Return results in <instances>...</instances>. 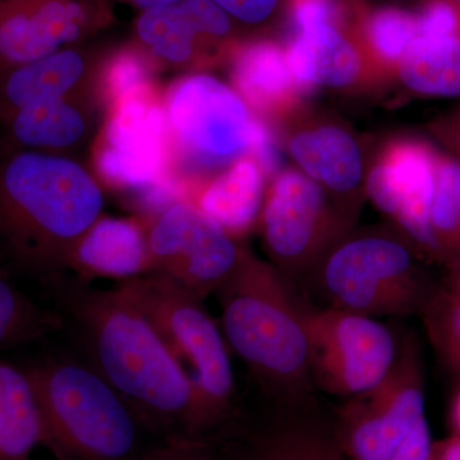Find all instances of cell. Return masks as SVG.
<instances>
[{"label":"cell","mask_w":460,"mask_h":460,"mask_svg":"<svg viewBox=\"0 0 460 460\" xmlns=\"http://www.w3.org/2000/svg\"><path fill=\"white\" fill-rule=\"evenodd\" d=\"M456 2H458V3H459V4H460V0H456Z\"/></svg>","instance_id":"60d3db41"},{"label":"cell","mask_w":460,"mask_h":460,"mask_svg":"<svg viewBox=\"0 0 460 460\" xmlns=\"http://www.w3.org/2000/svg\"><path fill=\"white\" fill-rule=\"evenodd\" d=\"M417 251L398 228H353L314 266L302 295L319 307L375 319L420 314L435 284Z\"/></svg>","instance_id":"277c9868"},{"label":"cell","mask_w":460,"mask_h":460,"mask_svg":"<svg viewBox=\"0 0 460 460\" xmlns=\"http://www.w3.org/2000/svg\"><path fill=\"white\" fill-rule=\"evenodd\" d=\"M398 2H413V0H398ZM422 2V0H420Z\"/></svg>","instance_id":"ab89813d"},{"label":"cell","mask_w":460,"mask_h":460,"mask_svg":"<svg viewBox=\"0 0 460 460\" xmlns=\"http://www.w3.org/2000/svg\"><path fill=\"white\" fill-rule=\"evenodd\" d=\"M238 26L265 29L289 8V0H213Z\"/></svg>","instance_id":"4dcf8cb0"},{"label":"cell","mask_w":460,"mask_h":460,"mask_svg":"<svg viewBox=\"0 0 460 460\" xmlns=\"http://www.w3.org/2000/svg\"><path fill=\"white\" fill-rule=\"evenodd\" d=\"M450 420H452L454 435L460 436V387L456 396H454Z\"/></svg>","instance_id":"f35d334b"},{"label":"cell","mask_w":460,"mask_h":460,"mask_svg":"<svg viewBox=\"0 0 460 460\" xmlns=\"http://www.w3.org/2000/svg\"><path fill=\"white\" fill-rule=\"evenodd\" d=\"M226 63L230 86L257 117L284 119L296 111L305 90L292 74L286 45L265 36L242 39Z\"/></svg>","instance_id":"d6986e66"},{"label":"cell","mask_w":460,"mask_h":460,"mask_svg":"<svg viewBox=\"0 0 460 460\" xmlns=\"http://www.w3.org/2000/svg\"><path fill=\"white\" fill-rule=\"evenodd\" d=\"M72 311L96 371L128 402L141 422L169 438H199V396L183 365L153 323L120 292L81 290Z\"/></svg>","instance_id":"7a4b0ae2"},{"label":"cell","mask_w":460,"mask_h":460,"mask_svg":"<svg viewBox=\"0 0 460 460\" xmlns=\"http://www.w3.org/2000/svg\"><path fill=\"white\" fill-rule=\"evenodd\" d=\"M172 163L187 189L248 156L256 115L232 86L205 72H192L163 93Z\"/></svg>","instance_id":"52a82bcc"},{"label":"cell","mask_w":460,"mask_h":460,"mask_svg":"<svg viewBox=\"0 0 460 460\" xmlns=\"http://www.w3.org/2000/svg\"><path fill=\"white\" fill-rule=\"evenodd\" d=\"M120 2L127 3V4L133 5V7L146 11V9L165 7V5L175 4L181 0H120Z\"/></svg>","instance_id":"8d00e7d4"},{"label":"cell","mask_w":460,"mask_h":460,"mask_svg":"<svg viewBox=\"0 0 460 460\" xmlns=\"http://www.w3.org/2000/svg\"><path fill=\"white\" fill-rule=\"evenodd\" d=\"M286 51L292 74L305 91L358 86L375 66L350 29L349 5L341 20L296 29Z\"/></svg>","instance_id":"ac0fdd59"},{"label":"cell","mask_w":460,"mask_h":460,"mask_svg":"<svg viewBox=\"0 0 460 460\" xmlns=\"http://www.w3.org/2000/svg\"><path fill=\"white\" fill-rule=\"evenodd\" d=\"M419 341L405 332L385 376L344 399L334 413L345 456L389 460L414 426L425 419V370Z\"/></svg>","instance_id":"30bf717a"},{"label":"cell","mask_w":460,"mask_h":460,"mask_svg":"<svg viewBox=\"0 0 460 460\" xmlns=\"http://www.w3.org/2000/svg\"><path fill=\"white\" fill-rule=\"evenodd\" d=\"M102 208L99 181L68 156L7 154L0 159V266L39 280L57 277Z\"/></svg>","instance_id":"6da1fadb"},{"label":"cell","mask_w":460,"mask_h":460,"mask_svg":"<svg viewBox=\"0 0 460 460\" xmlns=\"http://www.w3.org/2000/svg\"><path fill=\"white\" fill-rule=\"evenodd\" d=\"M429 226L438 261L460 259V160L435 150Z\"/></svg>","instance_id":"4316f807"},{"label":"cell","mask_w":460,"mask_h":460,"mask_svg":"<svg viewBox=\"0 0 460 460\" xmlns=\"http://www.w3.org/2000/svg\"><path fill=\"white\" fill-rule=\"evenodd\" d=\"M60 326V314L18 289L11 274L0 266V348L38 341Z\"/></svg>","instance_id":"83f0119b"},{"label":"cell","mask_w":460,"mask_h":460,"mask_svg":"<svg viewBox=\"0 0 460 460\" xmlns=\"http://www.w3.org/2000/svg\"><path fill=\"white\" fill-rule=\"evenodd\" d=\"M99 63L87 51L68 47L0 72V119L27 105L89 89L95 83Z\"/></svg>","instance_id":"7402d4cb"},{"label":"cell","mask_w":460,"mask_h":460,"mask_svg":"<svg viewBox=\"0 0 460 460\" xmlns=\"http://www.w3.org/2000/svg\"><path fill=\"white\" fill-rule=\"evenodd\" d=\"M349 25L368 59L377 68L395 71L411 45L420 38L416 12L394 5L377 8L350 5Z\"/></svg>","instance_id":"484cf974"},{"label":"cell","mask_w":460,"mask_h":460,"mask_svg":"<svg viewBox=\"0 0 460 460\" xmlns=\"http://www.w3.org/2000/svg\"><path fill=\"white\" fill-rule=\"evenodd\" d=\"M44 428L25 368L0 361V460H30Z\"/></svg>","instance_id":"cb8c5ba5"},{"label":"cell","mask_w":460,"mask_h":460,"mask_svg":"<svg viewBox=\"0 0 460 460\" xmlns=\"http://www.w3.org/2000/svg\"><path fill=\"white\" fill-rule=\"evenodd\" d=\"M284 146L296 168L325 190L335 208L356 226L366 198L362 148L347 127L328 119L292 118Z\"/></svg>","instance_id":"2e32d148"},{"label":"cell","mask_w":460,"mask_h":460,"mask_svg":"<svg viewBox=\"0 0 460 460\" xmlns=\"http://www.w3.org/2000/svg\"><path fill=\"white\" fill-rule=\"evenodd\" d=\"M111 18L104 0H0V72L71 47Z\"/></svg>","instance_id":"5bb4252c"},{"label":"cell","mask_w":460,"mask_h":460,"mask_svg":"<svg viewBox=\"0 0 460 460\" xmlns=\"http://www.w3.org/2000/svg\"><path fill=\"white\" fill-rule=\"evenodd\" d=\"M159 68L137 42L124 45L100 60L95 75V93L102 108L118 100L157 86Z\"/></svg>","instance_id":"f1b7e54d"},{"label":"cell","mask_w":460,"mask_h":460,"mask_svg":"<svg viewBox=\"0 0 460 460\" xmlns=\"http://www.w3.org/2000/svg\"><path fill=\"white\" fill-rule=\"evenodd\" d=\"M141 460H226L222 453H217L201 438H168L163 447L151 450Z\"/></svg>","instance_id":"d6a6232c"},{"label":"cell","mask_w":460,"mask_h":460,"mask_svg":"<svg viewBox=\"0 0 460 460\" xmlns=\"http://www.w3.org/2000/svg\"><path fill=\"white\" fill-rule=\"evenodd\" d=\"M163 93L154 86L109 105L93 146L99 180L135 193L140 202L163 193L181 196L183 190L172 163Z\"/></svg>","instance_id":"ba28073f"},{"label":"cell","mask_w":460,"mask_h":460,"mask_svg":"<svg viewBox=\"0 0 460 460\" xmlns=\"http://www.w3.org/2000/svg\"><path fill=\"white\" fill-rule=\"evenodd\" d=\"M432 460H460V436L453 435L441 443L434 444Z\"/></svg>","instance_id":"d590c367"},{"label":"cell","mask_w":460,"mask_h":460,"mask_svg":"<svg viewBox=\"0 0 460 460\" xmlns=\"http://www.w3.org/2000/svg\"><path fill=\"white\" fill-rule=\"evenodd\" d=\"M395 71L401 83L417 95L460 98V38L420 36Z\"/></svg>","instance_id":"d4e9b609"},{"label":"cell","mask_w":460,"mask_h":460,"mask_svg":"<svg viewBox=\"0 0 460 460\" xmlns=\"http://www.w3.org/2000/svg\"><path fill=\"white\" fill-rule=\"evenodd\" d=\"M305 329L314 390L343 399L365 392L385 376L401 341L375 317L319 307L310 301Z\"/></svg>","instance_id":"8fae6325"},{"label":"cell","mask_w":460,"mask_h":460,"mask_svg":"<svg viewBox=\"0 0 460 460\" xmlns=\"http://www.w3.org/2000/svg\"><path fill=\"white\" fill-rule=\"evenodd\" d=\"M414 12L420 36L460 38V4L456 0H422Z\"/></svg>","instance_id":"1f68e13d"},{"label":"cell","mask_w":460,"mask_h":460,"mask_svg":"<svg viewBox=\"0 0 460 460\" xmlns=\"http://www.w3.org/2000/svg\"><path fill=\"white\" fill-rule=\"evenodd\" d=\"M228 347L274 405L316 401L308 370V299L270 262L247 248L215 290Z\"/></svg>","instance_id":"3957f363"},{"label":"cell","mask_w":460,"mask_h":460,"mask_svg":"<svg viewBox=\"0 0 460 460\" xmlns=\"http://www.w3.org/2000/svg\"><path fill=\"white\" fill-rule=\"evenodd\" d=\"M434 131L460 160V108L434 124Z\"/></svg>","instance_id":"e575fe53"},{"label":"cell","mask_w":460,"mask_h":460,"mask_svg":"<svg viewBox=\"0 0 460 460\" xmlns=\"http://www.w3.org/2000/svg\"><path fill=\"white\" fill-rule=\"evenodd\" d=\"M68 268L81 279H133L151 272L147 226L141 217H102L75 244Z\"/></svg>","instance_id":"ffe728a7"},{"label":"cell","mask_w":460,"mask_h":460,"mask_svg":"<svg viewBox=\"0 0 460 460\" xmlns=\"http://www.w3.org/2000/svg\"><path fill=\"white\" fill-rule=\"evenodd\" d=\"M420 316L436 352L460 372V298L447 287L435 286Z\"/></svg>","instance_id":"f546056e"},{"label":"cell","mask_w":460,"mask_h":460,"mask_svg":"<svg viewBox=\"0 0 460 460\" xmlns=\"http://www.w3.org/2000/svg\"><path fill=\"white\" fill-rule=\"evenodd\" d=\"M449 266L450 274L447 288L460 298V259Z\"/></svg>","instance_id":"74e56055"},{"label":"cell","mask_w":460,"mask_h":460,"mask_svg":"<svg viewBox=\"0 0 460 460\" xmlns=\"http://www.w3.org/2000/svg\"><path fill=\"white\" fill-rule=\"evenodd\" d=\"M226 460H344L334 414L319 402L275 405L271 419L222 453Z\"/></svg>","instance_id":"e0dca14e"},{"label":"cell","mask_w":460,"mask_h":460,"mask_svg":"<svg viewBox=\"0 0 460 460\" xmlns=\"http://www.w3.org/2000/svg\"><path fill=\"white\" fill-rule=\"evenodd\" d=\"M40 410L44 447L58 460H129L141 420L93 365L47 359L25 368Z\"/></svg>","instance_id":"5b68a950"},{"label":"cell","mask_w":460,"mask_h":460,"mask_svg":"<svg viewBox=\"0 0 460 460\" xmlns=\"http://www.w3.org/2000/svg\"><path fill=\"white\" fill-rule=\"evenodd\" d=\"M117 288L153 323L186 371H192L201 435L223 422L232 411L234 375L222 329L204 301L157 272L120 281Z\"/></svg>","instance_id":"8992f818"},{"label":"cell","mask_w":460,"mask_h":460,"mask_svg":"<svg viewBox=\"0 0 460 460\" xmlns=\"http://www.w3.org/2000/svg\"><path fill=\"white\" fill-rule=\"evenodd\" d=\"M268 181L255 160L244 156L199 184L190 202L239 239L259 223Z\"/></svg>","instance_id":"603a6c76"},{"label":"cell","mask_w":460,"mask_h":460,"mask_svg":"<svg viewBox=\"0 0 460 460\" xmlns=\"http://www.w3.org/2000/svg\"><path fill=\"white\" fill-rule=\"evenodd\" d=\"M434 444L428 420L422 419L396 447L389 460H432Z\"/></svg>","instance_id":"836d02e7"},{"label":"cell","mask_w":460,"mask_h":460,"mask_svg":"<svg viewBox=\"0 0 460 460\" xmlns=\"http://www.w3.org/2000/svg\"><path fill=\"white\" fill-rule=\"evenodd\" d=\"M145 220V219H144ZM151 272L201 301L232 274L246 247L192 202H172L145 220Z\"/></svg>","instance_id":"7c38bea8"},{"label":"cell","mask_w":460,"mask_h":460,"mask_svg":"<svg viewBox=\"0 0 460 460\" xmlns=\"http://www.w3.org/2000/svg\"><path fill=\"white\" fill-rule=\"evenodd\" d=\"M435 148L414 138L389 142L366 172V196L426 255L436 257L429 226Z\"/></svg>","instance_id":"9a60e30c"},{"label":"cell","mask_w":460,"mask_h":460,"mask_svg":"<svg viewBox=\"0 0 460 460\" xmlns=\"http://www.w3.org/2000/svg\"><path fill=\"white\" fill-rule=\"evenodd\" d=\"M96 105L95 86L65 98L18 109L2 118L9 138L21 150L62 154L86 140Z\"/></svg>","instance_id":"44dd1931"},{"label":"cell","mask_w":460,"mask_h":460,"mask_svg":"<svg viewBox=\"0 0 460 460\" xmlns=\"http://www.w3.org/2000/svg\"><path fill=\"white\" fill-rule=\"evenodd\" d=\"M135 35L157 68L193 72L228 62L242 40L238 23L213 0H181L142 11Z\"/></svg>","instance_id":"4fadbf2b"},{"label":"cell","mask_w":460,"mask_h":460,"mask_svg":"<svg viewBox=\"0 0 460 460\" xmlns=\"http://www.w3.org/2000/svg\"><path fill=\"white\" fill-rule=\"evenodd\" d=\"M257 226L268 262L299 290L329 248L356 228L316 181L293 166L269 183Z\"/></svg>","instance_id":"9c48e42d"}]
</instances>
